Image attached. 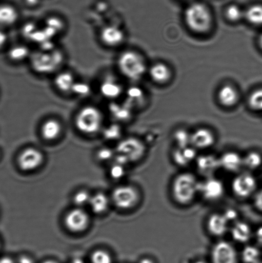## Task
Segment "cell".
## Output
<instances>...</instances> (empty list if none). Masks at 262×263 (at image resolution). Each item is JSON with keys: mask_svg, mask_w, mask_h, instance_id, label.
<instances>
[{"mask_svg": "<svg viewBox=\"0 0 262 263\" xmlns=\"http://www.w3.org/2000/svg\"><path fill=\"white\" fill-rule=\"evenodd\" d=\"M116 64L120 74L130 81H139L147 71L145 58L133 50L122 51L117 57Z\"/></svg>", "mask_w": 262, "mask_h": 263, "instance_id": "3957f363", "label": "cell"}, {"mask_svg": "<svg viewBox=\"0 0 262 263\" xmlns=\"http://www.w3.org/2000/svg\"><path fill=\"white\" fill-rule=\"evenodd\" d=\"M99 40L105 47L117 48L125 43L126 33L118 25L108 24L99 30Z\"/></svg>", "mask_w": 262, "mask_h": 263, "instance_id": "ba28073f", "label": "cell"}, {"mask_svg": "<svg viewBox=\"0 0 262 263\" xmlns=\"http://www.w3.org/2000/svg\"><path fill=\"white\" fill-rule=\"evenodd\" d=\"M43 161L42 152L33 147L23 149L17 157L18 166L24 172H32L37 169Z\"/></svg>", "mask_w": 262, "mask_h": 263, "instance_id": "8fae6325", "label": "cell"}, {"mask_svg": "<svg viewBox=\"0 0 262 263\" xmlns=\"http://www.w3.org/2000/svg\"><path fill=\"white\" fill-rule=\"evenodd\" d=\"M237 251L227 241H219L213 247L212 263H237Z\"/></svg>", "mask_w": 262, "mask_h": 263, "instance_id": "4fadbf2b", "label": "cell"}, {"mask_svg": "<svg viewBox=\"0 0 262 263\" xmlns=\"http://www.w3.org/2000/svg\"><path fill=\"white\" fill-rule=\"evenodd\" d=\"M124 95L126 97L125 102L133 108H134L144 97L142 90L139 87L134 86L125 89Z\"/></svg>", "mask_w": 262, "mask_h": 263, "instance_id": "4dcf8cb0", "label": "cell"}, {"mask_svg": "<svg viewBox=\"0 0 262 263\" xmlns=\"http://www.w3.org/2000/svg\"><path fill=\"white\" fill-rule=\"evenodd\" d=\"M77 79L74 73L68 69H61L54 74L53 84L56 91L63 95H71Z\"/></svg>", "mask_w": 262, "mask_h": 263, "instance_id": "5bb4252c", "label": "cell"}, {"mask_svg": "<svg viewBox=\"0 0 262 263\" xmlns=\"http://www.w3.org/2000/svg\"><path fill=\"white\" fill-rule=\"evenodd\" d=\"M139 263H154V262L150 258H143L140 260Z\"/></svg>", "mask_w": 262, "mask_h": 263, "instance_id": "f907efd6", "label": "cell"}, {"mask_svg": "<svg viewBox=\"0 0 262 263\" xmlns=\"http://www.w3.org/2000/svg\"><path fill=\"white\" fill-rule=\"evenodd\" d=\"M114 162L127 166L131 162L139 161L145 156L146 146L140 139L129 137L122 139L115 148Z\"/></svg>", "mask_w": 262, "mask_h": 263, "instance_id": "8992f818", "label": "cell"}, {"mask_svg": "<svg viewBox=\"0 0 262 263\" xmlns=\"http://www.w3.org/2000/svg\"><path fill=\"white\" fill-rule=\"evenodd\" d=\"M43 263H58V262H56L55 261H53V260H47V261L43 262Z\"/></svg>", "mask_w": 262, "mask_h": 263, "instance_id": "db71d44e", "label": "cell"}, {"mask_svg": "<svg viewBox=\"0 0 262 263\" xmlns=\"http://www.w3.org/2000/svg\"><path fill=\"white\" fill-rule=\"evenodd\" d=\"M139 200V194L134 187L123 185L115 188L112 194V201L115 207L127 210L134 207Z\"/></svg>", "mask_w": 262, "mask_h": 263, "instance_id": "52a82bcc", "label": "cell"}, {"mask_svg": "<svg viewBox=\"0 0 262 263\" xmlns=\"http://www.w3.org/2000/svg\"><path fill=\"white\" fill-rule=\"evenodd\" d=\"M194 263H207V262H205L204 261H197L196 262Z\"/></svg>", "mask_w": 262, "mask_h": 263, "instance_id": "11a10c76", "label": "cell"}, {"mask_svg": "<svg viewBox=\"0 0 262 263\" xmlns=\"http://www.w3.org/2000/svg\"><path fill=\"white\" fill-rule=\"evenodd\" d=\"M88 214L83 209L76 208L69 211L64 218L66 228L73 233H82L86 230L89 224Z\"/></svg>", "mask_w": 262, "mask_h": 263, "instance_id": "7c38bea8", "label": "cell"}, {"mask_svg": "<svg viewBox=\"0 0 262 263\" xmlns=\"http://www.w3.org/2000/svg\"><path fill=\"white\" fill-rule=\"evenodd\" d=\"M17 263H34V261H33L32 257L23 255V256L19 257Z\"/></svg>", "mask_w": 262, "mask_h": 263, "instance_id": "bcb514c9", "label": "cell"}, {"mask_svg": "<svg viewBox=\"0 0 262 263\" xmlns=\"http://www.w3.org/2000/svg\"><path fill=\"white\" fill-rule=\"evenodd\" d=\"M65 61V53L58 48L53 50H39L32 51L29 63L35 73L41 76L57 73L61 70Z\"/></svg>", "mask_w": 262, "mask_h": 263, "instance_id": "6da1fadb", "label": "cell"}, {"mask_svg": "<svg viewBox=\"0 0 262 263\" xmlns=\"http://www.w3.org/2000/svg\"><path fill=\"white\" fill-rule=\"evenodd\" d=\"M102 135L107 141H114L119 140L123 134V129L120 123L113 122L104 125L102 130Z\"/></svg>", "mask_w": 262, "mask_h": 263, "instance_id": "f1b7e54d", "label": "cell"}, {"mask_svg": "<svg viewBox=\"0 0 262 263\" xmlns=\"http://www.w3.org/2000/svg\"><path fill=\"white\" fill-rule=\"evenodd\" d=\"M91 92L92 87L88 82L77 80L72 90L71 95L78 98H86L91 95Z\"/></svg>", "mask_w": 262, "mask_h": 263, "instance_id": "1f68e13d", "label": "cell"}, {"mask_svg": "<svg viewBox=\"0 0 262 263\" xmlns=\"http://www.w3.org/2000/svg\"><path fill=\"white\" fill-rule=\"evenodd\" d=\"M218 100L223 106L230 107L237 104L239 96L237 90L230 85H225L219 89Z\"/></svg>", "mask_w": 262, "mask_h": 263, "instance_id": "484cf974", "label": "cell"}, {"mask_svg": "<svg viewBox=\"0 0 262 263\" xmlns=\"http://www.w3.org/2000/svg\"><path fill=\"white\" fill-rule=\"evenodd\" d=\"M174 139L178 148H185L191 145V134L187 133L186 130L180 129L176 131Z\"/></svg>", "mask_w": 262, "mask_h": 263, "instance_id": "e575fe53", "label": "cell"}, {"mask_svg": "<svg viewBox=\"0 0 262 263\" xmlns=\"http://www.w3.org/2000/svg\"><path fill=\"white\" fill-rule=\"evenodd\" d=\"M225 217L228 221H234L237 220L238 218V213L237 211L233 210V209H228V210H226L224 214H223Z\"/></svg>", "mask_w": 262, "mask_h": 263, "instance_id": "7bdbcfd3", "label": "cell"}, {"mask_svg": "<svg viewBox=\"0 0 262 263\" xmlns=\"http://www.w3.org/2000/svg\"><path fill=\"white\" fill-rule=\"evenodd\" d=\"M220 167L228 172H236L243 166V158L235 152L225 153L219 158Z\"/></svg>", "mask_w": 262, "mask_h": 263, "instance_id": "44dd1931", "label": "cell"}, {"mask_svg": "<svg viewBox=\"0 0 262 263\" xmlns=\"http://www.w3.org/2000/svg\"><path fill=\"white\" fill-rule=\"evenodd\" d=\"M40 0H25V4L29 7H35L39 4Z\"/></svg>", "mask_w": 262, "mask_h": 263, "instance_id": "7dc6e473", "label": "cell"}, {"mask_svg": "<svg viewBox=\"0 0 262 263\" xmlns=\"http://www.w3.org/2000/svg\"><path fill=\"white\" fill-rule=\"evenodd\" d=\"M199 192L208 200H219L224 194V185L220 180L210 177L201 184L199 183Z\"/></svg>", "mask_w": 262, "mask_h": 263, "instance_id": "9a60e30c", "label": "cell"}, {"mask_svg": "<svg viewBox=\"0 0 262 263\" xmlns=\"http://www.w3.org/2000/svg\"><path fill=\"white\" fill-rule=\"evenodd\" d=\"M196 164L198 172L204 176H211L220 167L219 159L211 154L197 157Z\"/></svg>", "mask_w": 262, "mask_h": 263, "instance_id": "d6986e66", "label": "cell"}, {"mask_svg": "<svg viewBox=\"0 0 262 263\" xmlns=\"http://www.w3.org/2000/svg\"><path fill=\"white\" fill-rule=\"evenodd\" d=\"M63 125L60 120L55 117L47 118L41 123L40 134L46 141H55L62 135Z\"/></svg>", "mask_w": 262, "mask_h": 263, "instance_id": "2e32d148", "label": "cell"}, {"mask_svg": "<svg viewBox=\"0 0 262 263\" xmlns=\"http://www.w3.org/2000/svg\"><path fill=\"white\" fill-rule=\"evenodd\" d=\"M232 238L238 243H246L250 240L251 236V229L248 223L238 221L232 229Z\"/></svg>", "mask_w": 262, "mask_h": 263, "instance_id": "83f0119b", "label": "cell"}, {"mask_svg": "<svg viewBox=\"0 0 262 263\" xmlns=\"http://www.w3.org/2000/svg\"><path fill=\"white\" fill-rule=\"evenodd\" d=\"M0 263H17L11 257L4 256L0 258Z\"/></svg>", "mask_w": 262, "mask_h": 263, "instance_id": "c3c4849f", "label": "cell"}, {"mask_svg": "<svg viewBox=\"0 0 262 263\" xmlns=\"http://www.w3.org/2000/svg\"><path fill=\"white\" fill-rule=\"evenodd\" d=\"M70 263H86L83 260H82L80 259H73V261H72Z\"/></svg>", "mask_w": 262, "mask_h": 263, "instance_id": "816d5d0a", "label": "cell"}, {"mask_svg": "<svg viewBox=\"0 0 262 263\" xmlns=\"http://www.w3.org/2000/svg\"><path fill=\"white\" fill-rule=\"evenodd\" d=\"M133 108L127 102H110L108 111L114 122L122 123L128 122L132 117Z\"/></svg>", "mask_w": 262, "mask_h": 263, "instance_id": "e0dca14e", "label": "cell"}, {"mask_svg": "<svg viewBox=\"0 0 262 263\" xmlns=\"http://www.w3.org/2000/svg\"><path fill=\"white\" fill-rule=\"evenodd\" d=\"M245 17L251 24L262 25V5L255 4L249 7L245 12Z\"/></svg>", "mask_w": 262, "mask_h": 263, "instance_id": "f546056e", "label": "cell"}, {"mask_svg": "<svg viewBox=\"0 0 262 263\" xmlns=\"http://www.w3.org/2000/svg\"><path fill=\"white\" fill-rule=\"evenodd\" d=\"M256 263H262V261H260H260H258L257 262H256Z\"/></svg>", "mask_w": 262, "mask_h": 263, "instance_id": "9f6ffc18", "label": "cell"}, {"mask_svg": "<svg viewBox=\"0 0 262 263\" xmlns=\"http://www.w3.org/2000/svg\"><path fill=\"white\" fill-rule=\"evenodd\" d=\"M37 25L33 22L27 23L23 25L22 33L23 37L32 39L34 37L36 33L38 32Z\"/></svg>", "mask_w": 262, "mask_h": 263, "instance_id": "b9f144b4", "label": "cell"}, {"mask_svg": "<svg viewBox=\"0 0 262 263\" xmlns=\"http://www.w3.org/2000/svg\"><path fill=\"white\" fill-rule=\"evenodd\" d=\"M32 51L25 44L17 43L11 46L7 51V57L12 63L19 64L29 61Z\"/></svg>", "mask_w": 262, "mask_h": 263, "instance_id": "ffe728a7", "label": "cell"}, {"mask_svg": "<svg viewBox=\"0 0 262 263\" xmlns=\"http://www.w3.org/2000/svg\"><path fill=\"white\" fill-rule=\"evenodd\" d=\"M184 18L187 27L194 32L207 33L212 27L211 12L203 3L194 2L190 4L185 11Z\"/></svg>", "mask_w": 262, "mask_h": 263, "instance_id": "277c9868", "label": "cell"}, {"mask_svg": "<svg viewBox=\"0 0 262 263\" xmlns=\"http://www.w3.org/2000/svg\"><path fill=\"white\" fill-rule=\"evenodd\" d=\"M115 155V151L109 147H103L97 151V159L99 161L108 162L114 160Z\"/></svg>", "mask_w": 262, "mask_h": 263, "instance_id": "ab89813d", "label": "cell"}, {"mask_svg": "<svg viewBox=\"0 0 262 263\" xmlns=\"http://www.w3.org/2000/svg\"><path fill=\"white\" fill-rule=\"evenodd\" d=\"M92 263H112V258L109 252L104 250H97L91 255Z\"/></svg>", "mask_w": 262, "mask_h": 263, "instance_id": "74e56055", "label": "cell"}, {"mask_svg": "<svg viewBox=\"0 0 262 263\" xmlns=\"http://www.w3.org/2000/svg\"><path fill=\"white\" fill-rule=\"evenodd\" d=\"M150 78L158 84H165L171 78V71L166 64L156 63L150 67L148 71Z\"/></svg>", "mask_w": 262, "mask_h": 263, "instance_id": "cb8c5ba5", "label": "cell"}, {"mask_svg": "<svg viewBox=\"0 0 262 263\" xmlns=\"http://www.w3.org/2000/svg\"><path fill=\"white\" fill-rule=\"evenodd\" d=\"M184 1H189V0H184Z\"/></svg>", "mask_w": 262, "mask_h": 263, "instance_id": "6f0895ef", "label": "cell"}, {"mask_svg": "<svg viewBox=\"0 0 262 263\" xmlns=\"http://www.w3.org/2000/svg\"><path fill=\"white\" fill-rule=\"evenodd\" d=\"M215 141L214 133L208 128H200L191 134V145L195 148H209Z\"/></svg>", "mask_w": 262, "mask_h": 263, "instance_id": "ac0fdd59", "label": "cell"}, {"mask_svg": "<svg viewBox=\"0 0 262 263\" xmlns=\"http://www.w3.org/2000/svg\"><path fill=\"white\" fill-rule=\"evenodd\" d=\"M257 181L253 175L243 173L237 175L232 182L233 193L238 198H246L255 192Z\"/></svg>", "mask_w": 262, "mask_h": 263, "instance_id": "30bf717a", "label": "cell"}, {"mask_svg": "<svg viewBox=\"0 0 262 263\" xmlns=\"http://www.w3.org/2000/svg\"><path fill=\"white\" fill-rule=\"evenodd\" d=\"M226 16L231 22H238L241 18L245 16V12L243 11L240 7L238 5H230L226 10Z\"/></svg>", "mask_w": 262, "mask_h": 263, "instance_id": "8d00e7d4", "label": "cell"}, {"mask_svg": "<svg viewBox=\"0 0 262 263\" xmlns=\"http://www.w3.org/2000/svg\"><path fill=\"white\" fill-rule=\"evenodd\" d=\"M92 195L86 190H79L74 195L73 203L77 208H83L89 204Z\"/></svg>", "mask_w": 262, "mask_h": 263, "instance_id": "d590c367", "label": "cell"}, {"mask_svg": "<svg viewBox=\"0 0 262 263\" xmlns=\"http://www.w3.org/2000/svg\"><path fill=\"white\" fill-rule=\"evenodd\" d=\"M125 166H124V165L114 162V163L112 165L111 167H110V177L114 180H119L122 179V178L125 175Z\"/></svg>", "mask_w": 262, "mask_h": 263, "instance_id": "60d3db41", "label": "cell"}, {"mask_svg": "<svg viewBox=\"0 0 262 263\" xmlns=\"http://www.w3.org/2000/svg\"><path fill=\"white\" fill-rule=\"evenodd\" d=\"M105 116L99 107L95 105H84L77 110L74 117L76 130L85 135H94L104 127Z\"/></svg>", "mask_w": 262, "mask_h": 263, "instance_id": "7a4b0ae2", "label": "cell"}, {"mask_svg": "<svg viewBox=\"0 0 262 263\" xmlns=\"http://www.w3.org/2000/svg\"><path fill=\"white\" fill-rule=\"evenodd\" d=\"M199 182L191 173H183L174 180L172 192L174 199L182 205L188 204L199 192Z\"/></svg>", "mask_w": 262, "mask_h": 263, "instance_id": "5b68a950", "label": "cell"}, {"mask_svg": "<svg viewBox=\"0 0 262 263\" xmlns=\"http://www.w3.org/2000/svg\"><path fill=\"white\" fill-rule=\"evenodd\" d=\"M256 237H257L258 240L262 243V226L256 231Z\"/></svg>", "mask_w": 262, "mask_h": 263, "instance_id": "681fc988", "label": "cell"}, {"mask_svg": "<svg viewBox=\"0 0 262 263\" xmlns=\"http://www.w3.org/2000/svg\"><path fill=\"white\" fill-rule=\"evenodd\" d=\"M262 163V157L260 154L256 152H252L246 155L243 158V166L248 169L255 170L260 166Z\"/></svg>", "mask_w": 262, "mask_h": 263, "instance_id": "836d02e7", "label": "cell"}, {"mask_svg": "<svg viewBox=\"0 0 262 263\" xmlns=\"http://www.w3.org/2000/svg\"><path fill=\"white\" fill-rule=\"evenodd\" d=\"M19 12L10 5H0V27H10L16 24L19 20Z\"/></svg>", "mask_w": 262, "mask_h": 263, "instance_id": "d4e9b609", "label": "cell"}, {"mask_svg": "<svg viewBox=\"0 0 262 263\" xmlns=\"http://www.w3.org/2000/svg\"><path fill=\"white\" fill-rule=\"evenodd\" d=\"M260 251L254 246H246L242 253L243 260L245 263H256L260 261Z\"/></svg>", "mask_w": 262, "mask_h": 263, "instance_id": "d6a6232c", "label": "cell"}, {"mask_svg": "<svg viewBox=\"0 0 262 263\" xmlns=\"http://www.w3.org/2000/svg\"><path fill=\"white\" fill-rule=\"evenodd\" d=\"M258 43H259V46H260V47L262 50V33L260 35V37H259Z\"/></svg>", "mask_w": 262, "mask_h": 263, "instance_id": "f5cc1de1", "label": "cell"}, {"mask_svg": "<svg viewBox=\"0 0 262 263\" xmlns=\"http://www.w3.org/2000/svg\"><path fill=\"white\" fill-rule=\"evenodd\" d=\"M8 41V35L4 30L0 29V48L4 47Z\"/></svg>", "mask_w": 262, "mask_h": 263, "instance_id": "f6af8a7d", "label": "cell"}, {"mask_svg": "<svg viewBox=\"0 0 262 263\" xmlns=\"http://www.w3.org/2000/svg\"><path fill=\"white\" fill-rule=\"evenodd\" d=\"M254 203H255V207L258 210L262 211V190H260V192L256 195Z\"/></svg>", "mask_w": 262, "mask_h": 263, "instance_id": "ee69618b", "label": "cell"}, {"mask_svg": "<svg viewBox=\"0 0 262 263\" xmlns=\"http://www.w3.org/2000/svg\"><path fill=\"white\" fill-rule=\"evenodd\" d=\"M249 105L253 110H262V89L253 92L249 99Z\"/></svg>", "mask_w": 262, "mask_h": 263, "instance_id": "f35d334b", "label": "cell"}, {"mask_svg": "<svg viewBox=\"0 0 262 263\" xmlns=\"http://www.w3.org/2000/svg\"><path fill=\"white\" fill-rule=\"evenodd\" d=\"M125 89L116 77L107 76L99 84V92L109 102L116 101L124 95Z\"/></svg>", "mask_w": 262, "mask_h": 263, "instance_id": "9c48e42d", "label": "cell"}, {"mask_svg": "<svg viewBox=\"0 0 262 263\" xmlns=\"http://www.w3.org/2000/svg\"><path fill=\"white\" fill-rule=\"evenodd\" d=\"M110 200L104 193H98L92 195L90 200V208L96 215L104 213L109 207Z\"/></svg>", "mask_w": 262, "mask_h": 263, "instance_id": "4316f807", "label": "cell"}, {"mask_svg": "<svg viewBox=\"0 0 262 263\" xmlns=\"http://www.w3.org/2000/svg\"><path fill=\"white\" fill-rule=\"evenodd\" d=\"M228 221L224 215L213 214L208 220V229L212 235L220 236L224 235L228 230Z\"/></svg>", "mask_w": 262, "mask_h": 263, "instance_id": "603a6c76", "label": "cell"}, {"mask_svg": "<svg viewBox=\"0 0 262 263\" xmlns=\"http://www.w3.org/2000/svg\"><path fill=\"white\" fill-rule=\"evenodd\" d=\"M197 152L193 146L177 148L173 152L174 162L179 166H186L196 159Z\"/></svg>", "mask_w": 262, "mask_h": 263, "instance_id": "7402d4cb", "label": "cell"}]
</instances>
